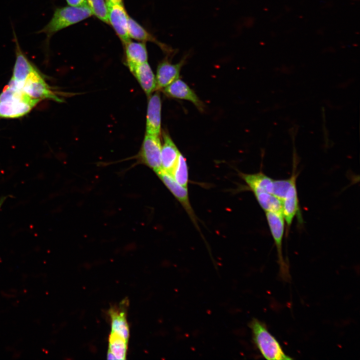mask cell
I'll return each mask as SVG.
<instances>
[{
    "instance_id": "1",
    "label": "cell",
    "mask_w": 360,
    "mask_h": 360,
    "mask_svg": "<svg viewBox=\"0 0 360 360\" xmlns=\"http://www.w3.org/2000/svg\"><path fill=\"white\" fill-rule=\"evenodd\" d=\"M40 101L30 98L22 89L9 82L0 94V117L16 118L24 116Z\"/></svg>"
},
{
    "instance_id": "2",
    "label": "cell",
    "mask_w": 360,
    "mask_h": 360,
    "mask_svg": "<svg viewBox=\"0 0 360 360\" xmlns=\"http://www.w3.org/2000/svg\"><path fill=\"white\" fill-rule=\"evenodd\" d=\"M92 15V14L87 4L56 8L49 22L37 33L45 34L44 44L48 48L50 39L54 34Z\"/></svg>"
},
{
    "instance_id": "3",
    "label": "cell",
    "mask_w": 360,
    "mask_h": 360,
    "mask_svg": "<svg viewBox=\"0 0 360 360\" xmlns=\"http://www.w3.org/2000/svg\"><path fill=\"white\" fill-rule=\"evenodd\" d=\"M252 340L262 355L270 360H291L282 350L280 343L268 332L264 323L256 318L250 322Z\"/></svg>"
},
{
    "instance_id": "4",
    "label": "cell",
    "mask_w": 360,
    "mask_h": 360,
    "mask_svg": "<svg viewBox=\"0 0 360 360\" xmlns=\"http://www.w3.org/2000/svg\"><path fill=\"white\" fill-rule=\"evenodd\" d=\"M240 176L254 194L266 192L281 198L286 190V182L285 179L274 180L261 172L254 174L240 172Z\"/></svg>"
},
{
    "instance_id": "5",
    "label": "cell",
    "mask_w": 360,
    "mask_h": 360,
    "mask_svg": "<svg viewBox=\"0 0 360 360\" xmlns=\"http://www.w3.org/2000/svg\"><path fill=\"white\" fill-rule=\"evenodd\" d=\"M266 216L272 237L276 246L278 262L280 267V275L285 281L290 278L288 266L282 255V240L285 230V222L281 212H267Z\"/></svg>"
},
{
    "instance_id": "6",
    "label": "cell",
    "mask_w": 360,
    "mask_h": 360,
    "mask_svg": "<svg viewBox=\"0 0 360 360\" xmlns=\"http://www.w3.org/2000/svg\"><path fill=\"white\" fill-rule=\"evenodd\" d=\"M22 90L34 99L40 100L50 99L56 102H62V100L52 90L36 67L26 78Z\"/></svg>"
},
{
    "instance_id": "7",
    "label": "cell",
    "mask_w": 360,
    "mask_h": 360,
    "mask_svg": "<svg viewBox=\"0 0 360 360\" xmlns=\"http://www.w3.org/2000/svg\"><path fill=\"white\" fill-rule=\"evenodd\" d=\"M162 146L159 136L146 134L140 153L141 162L156 173L162 169Z\"/></svg>"
},
{
    "instance_id": "8",
    "label": "cell",
    "mask_w": 360,
    "mask_h": 360,
    "mask_svg": "<svg viewBox=\"0 0 360 360\" xmlns=\"http://www.w3.org/2000/svg\"><path fill=\"white\" fill-rule=\"evenodd\" d=\"M13 34L15 44L16 61L12 78L10 82L22 90L24 81L36 66L22 51L14 29Z\"/></svg>"
},
{
    "instance_id": "9",
    "label": "cell",
    "mask_w": 360,
    "mask_h": 360,
    "mask_svg": "<svg viewBox=\"0 0 360 360\" xmlns=\"http://www.w3.org/2000/svg\"><path fill=\"white\" fill-rule=\"evenodd\" d=\"M156 174L168 189L182 204L193 222L196 224V216L190 204L188 188L178 183L170 174L162 170Z\"/></svg>"
},
{
    "instance_id": "10",
    "label": "cell",
    "mask_w": 360,
    "mask_h": 360,
    "mask_svg": "<svg viewBox=\"0 0 360 360\" xmlns=\"http://www.w3.org/2000/svg\"><path fill=\"white\" fill-rule=\"evenodd\" d=\"M110 23L124 44L130 40L128 32V15L123 4L106 3Z\"/></svg>"
},
{
    "instance_id": "11",
    "label": "cell",
    "mask_w": 360,
    "mask_h": 360,
    "mask_svg": "<svg viewBox=\"0 0 360 360\" xmlns=\"http://www.w3.org/2000/svg\"><path fill=\"white\" fill-rule=\"evenodd\" d=\"M282 213L286 224V236H288L294 217L298 215L300 218L299 216L300 208L296 181L294 182L289 188L282 200Z\"/></svg>"
},
{
    "instance_id": "12",
    "label": "cell",
    "mask_w": 360,
    "mask_h": 360,
    "mask_svg": "<svg viewBox=\"0 0 360 360\" xmlns=\"http://www.w3.org/2000/svg\"><path fill=\"white\" fill-rule=\"evenodd\" d=\"M160 96L156 92L150 96L147 109L146 132L147 134L159 136L161 128Z\"/></svg>"
},
{
    "instance_id": "13",
    "label": "cell",
    "mask_w": 360,
    "mask_h": 360,
    "mask_svg": "<svg viewBox=\"0 0 360 360\" xmlns=\"http://www.w3.org/2000/svg\"><path fill=\"white\" fill-rule=\"evenodd\" d=\"M185 60L184 57L174 64L170 63L168 60L162 62L158 66L156 71V89L164 88L178 78L180 70Z\"/></svg>"
},
{
    "instance_id": "14",
    "label": "cell",
    "mask_w": 360,
    "mask_h": 360,
    "mask_svg": "<svg viewBox=\"0 0 360 360\" xmlns=\"http://www.w3.org/2000/svg\"><path fill=\"white\" fill-rule=\"evenodd\" d=\"M165 94L172 98L190 101L201 111L204 105L194 92L182 80L178 78L164 88Z\"/></svg>"
},
{
    "instance_id": "15",
    "label": "cell",
    "mask_w": 360,
    "mask_h": 360,
    "mask_svg": "<svg viewBox=\"0 0 360 360\" xmlns=\"http://www.w3.org/2000/svg\"><path fill=\"white\" fill-rule=\"evenodd\" d=\"M126 300H124L119 306L112 308L108 313L111 318V332L128 340L130 331L126 320Z\"/></svg>"
},
{
    "instance_id": "16",
    "label": "cell",
    "mask_w": 360,
    "mask_h": 360,
    "mask_svg": "<svg viewBox=\"0 0 360 360\" xmlns=\"http://www.w3.org/2000/svg\"><path fill=\"white\" fill-rule=\"evenodd\" d=\"M164 143L161 150V168L162 170L171 174L180 153L169 135H164Z\"/></svg>"
},
{
    "instance_id": "17",
    "label": "cell",
    "mask_w": 360,
    "mask_h": 360,
    "mask_svg": "<svg viewBox=\"0 0 360 360\" xmlns=\"http://www.w3.org/2000/svg\"><path fill=\"white\" fill-rule=\"evenodd\" d=\"M131 72L147 96L156 90V77L148 62L137 66Z\"/></svg>"
},
{
    "instance_id": "18",
    "label": "cell",
    "mask_w": 360,
    "mask_h": 360,
    "mask_svg": "<svg viewBox=\"0 0 360 360\" xmlns=\"http://www.w3.org/2000/svg\"><path fill=\"white\" fill-rule=\"evenodd\" d=\"M128 32L130 38L143 42H152L168 54L174 52L172 48L158 40L138 23L130 16L128 18Z\"/></svg>"
},
{
    "instance_id": "19",
    "label": "cell",
    "mask_w": 360,
    "mask_h": 360,
    "mask_svg": "<svg viewBox=\"0 0 360 360\" xmlns=\"http://www.w3.org/2000/svg\"><path fill=\"white\" fill-rule=\"evenodd\" d=\"M124 44L127 64L130 71L137 66L147 62L148 52L144 43L130 40Z\"/></svg>"
},
{
    "instance_id": "20",
    "label": "cell",
    "mask_w": 360,
    "mask_h": 360,
    "mask_svg": "<svg viewBox=\"0 0 360 360\" xmlns=\"http://www.w3.org/2000/svg\"><path fill=\"white\" fill-rule=\"evenodd\" d=\"M128 340L112 332L108 338V358L124 360L128 350Z\"/></svg>"
},
{
    "instance_id": "21",
    "label": "cell",
    "mask_w": 360,
    "mask_h": 360,
    "mask_svg": "<svg viewBox=\"0 0 360 360\" xmlns=\"http://www.w3.org/2000/svg\"><path fill=\"white\" fill-rule=\"evenodd\" d=\"M254 194L260 206L264 212H272L282 213V200L266 192L255 193Z\"/></svg>"
},
{
    "instance_id": "22",
    "label": "cell",
    "mask_w": 360,
    "mask_h": 360,
    "mask_svg": "<svg viewBox=\"0 0 360 360\" xmlns=\"http://www.w3.org/2000/svg\"><path fill=\"white\" fill-rule=\"evenodd\" d=\"M170 175L178 183L188 188V168L186 159L181 153Z\"/></svg>"
},
{
    "instance_id": "23",
    "label": "cell",
    "mask_w": 360,
    "mask_h": 360,
    "mask_svg": "<svg viewBox=\"0 0 360 360\" xmlns=\"http://www.w3.org/2000/svg\"><path fill=\"white\" fill-rule=\"evenodd\" d=\"M92 15L106 24H109L108 8L104 0H86Z\"/></svg>"
},
{
    "instance_id": "24",
    "label": "cell",
    "mask_w": 360,
    "mask_h": 360,
    "mask_svg": "<svg viewBox=\"0 0 360 360\" xmlns=\"http://www.w3.org/2000/svg\"><path fill=\"white\" fill-rule=\"evenodd\" d=\"M70 6H79L86 4V0H66Z\"/></svg>"
},
{
    "instance_id": "25",
    "label": "cell",
    "mask_w": 360,
    "mask_h": 360,
    "mask_svg": "<svg viewBox=\"0 0 360 360\" xmlns=\"http://www.w3.org/2000/svg\"><path fill=\"white\" fill-rule=\"evenodd\" d=\"M106 3L123 4L122 0H106Z\"/></svg>"
},
{
    "instance_id": "26",
    "label": "cell",
    "mask_w": 360,
    "mask_h": 360,
    "mask_svg": "<svg viewBox=\"0 0 360 360\" xmlns=\"http://www.w3.org/2000/svg\"><path fill=\"white\" fill-rule=\"evenodd\" d=\"M6 197H4V196L0 198V208L1 206H2L4 202L6 200Z\"/></svg>"
}]
</instances>
